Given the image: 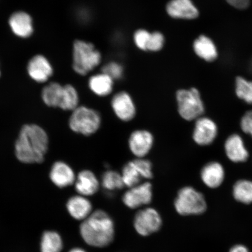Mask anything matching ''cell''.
Here are the masks:
<instances>
[{
	"mask_svg": "<svg viewBox=\"0 0 252 252\" xmlns=\"http://www.w3.org/2000/svg\"><path fill=\"white\" fill-rule=\"evenodd\" d=\"M80 231L82 238L88 245L103 248L113 241L115 225L108 214L102 210H97L84 220Z\"/></svg>",
	"mask_w": 252,
	"mask_h": 252,
	"instance_id": "7a4b0ae2",
	"label": "cell"
},
{
	"mask_svg": "<svg viewBox=\"0 0 252 252\" xmlns=\"http://www.w3.org/2000/svg\"><path fill=\"white\" fill-rule=\"evenodd\" d=\"M242 131L252 138V110H249L242 116L240 121Z\"/></svg>",
	"mask_w": 252,
	"mask_h": 252,
	"instance_id": "d6a6232c",
	"label": "cell"
},
{
	"mask_svg": "<svg viewBox=\"0 0 252 252\" xmlns=\"http://www.w3.org/2000/svg\"><path fill=\"white\" fill-rule=\"evenodd\" d=\"M74 184L77 193L85 197L95 194L99 188L98 179L90 170H83L79 173Z\"/></svg>",
	"mask_w": 252,
	"mask_h": 252,
	"instance_id": "d6986e66",
	"label": "cell"
},
{
	"mask_svg": "<svg viewBox=\"0 0 252 252\" xmlns=\"http://www.w3.org/2000/svg\"><path fill=\"white\" fill-rule=\"evenodd\" d=\"M102 72L109 75L113 80H119L124 76V69L119 63L112 62L103 66Z\"/></svg>",
	"mask_w": 252,
	"mask_h": 252,
	"instance_id": "f1b7e54d",
	"label": "cell"
},
{
	"mask_svg": "<svg viewBox=\"0 0 252 252\" xmlns=\"http://www.w3.org/2000/svg\"><path fill=\"white\" fill-rule=\"evenodd\" d=\"M224 151L226 157L234 163L247 161L250 157L243 138L238 134H232L226 138L224 143Z\"/></svg>",
	"mask_w": 252,
	"mask_h": 252,
	"instance_id": "5bb4252c",
	"label": "cell"
},
{
	"mask_svg": "<svg viewBox=\"0 0 252 252\" xmlns=\"http://www.w3.org/2000/svg\"><path fill=\"white\" fill-rule=\"evenodd\" d=\"M233 196L235 199L241 203H252V181L241 179L235 183L233 187Z\"/></svg>",
	"mask_w": 252,
	"mask_h": 252,
	"instance_id": "cb8c5ba5",
	"label": "cell"
},
{
	"mask_svg": "<svg viewBox=\"0 0 252 252\" xmlns=\"http://www.w3.org/2000/svg\"><path fill=\"white\" fill-rule=\"evenodd\" d=\"M63 248L62 238L59 233L52 231L43 233L40 242L41 252H61Z\"/></svg>",
	"mask_w": 252,
	"mask_h": 252,
	"instance_id": "603a6c76",
	"label": "cell"
},
{
	"mask_svg": "<svg viewBox=\"0 0 252 252\" xmlns=\"http://www.w3.org/2000/svg\"><path fill=\"white\" fill-rule=\"evenodd\" d=\"M200 176L201 181L206 187L216 189L220 187L224 181L225 169L220 162L211 161L201 169Z\"/></svg>",
	"mask_w": 252,
	"mask_h": 252,
	"instance_id": "e0dca14e",
	"label": "cell"
},
{
	"mask_svg": "<svg viewBox=\"0 0 252 252\" xmlns=\"http://www.w3.org/2000/svg\"><path fill=\"white\" fill-rule=\"evenodd\" d=\"M165 43V37L159 32L151 33L149 42L147 46V51L158 52L162 49Z\"/></svg>",
	"mask_w": 252,
	"mask_h": 252,
	"instance_id": "4dcf8cb0",
	"label": "cell"
},
{
	"mask_svg": "<svg viewBox=\"0 0 252 252\" xmlns=\"http://www.w3.org/2000/svg\"><path fill=\"white\" fill-rule=\"evenodd\" d=\"M176 99L179 114L185 121H195L204 115V102L197 88L178 90L176 94Z\"/></svg>",
	"mask_w": 252,
	"mask_h": 252,
	"instance_id": "277c9868",
	"label": "cell"
},
{
	"mask_svg": "<svg viewBox=\"0 0 252 252\" xmlns=\"http://www.w3.org/2000/svg\"><path fill=\"white\" fill-rule=\"evenodd\" d=\"M162 219L157 211L147 208L136 214L134 220L135 231L141 236H147L159 231L162 226Z\"/></svg>",
	"mask_w": 252,
	"mask_h": 252,
	"instance_id": "52a82bcc",
	"label": "cell"
},
{
	"mask_svg": "<svg viewBox=\"0 0 252 252\" xmlns=\"http://www.w3.org/2000/svg\"><path fill=\"white\" fill-rule=\"evenodd\" d=\"M174 204L176 212L182 216L199 215L207 209L203 194L191 187L183 188L179 191Z\"/></svg>",
	"mask_w": 252,
	"mask_h": 252,
	"instance_id": "8992f818",
	"label": "cell"
},
{
	"mask_svg": "<svg viewBox=\"0 0 252 252\" xmlns=\"http://www.w3.org/2000/svg\"><path fill=\"white\" fill-rule=\"evenodd\" d=\"M69 252H86V251L83 250V249L76 248L72 249V250L69 251Z\"/></svg>",
	"mask_w": 252,
	"mask_h": 252,
	"instance_id": "d590c367",
	"label": "cell"
},
{
	"mask_svg": "<svg viewBox=\"0 0 252 252\" xmlns=\"http://www.w3.org/2000/svg\"><path fill=\"white\" fill-rule=\"evenodd\" d=\"M101 183L103 188L108 191L119 190L125 187L121 174L112 170L103 173Z\"/></svg>",
	"mask_w": 252,
	"mask_h": 252,
	"instance_id": "4316f807",
	"label": "cell"
},
{
	"mask_svg": "<svg viewBox=\"0 0 252 252\" xmlns=\"http://www.w3.org/2000/svg\"><path fill=\"white\" fill-rule=\"evenodd\" d=\"M101 123V116L97 110L80 106L72 111L69 126L75 133L90 136L98 131Z\"/></svg>",
	"mask_w": 252,
	"mask_h": 252,
	"instance_id": "5b68a950",
	"label": "cell"
},
{
	"mask_svg": "<svg viewBox=\"0 0 252 252\" xmlns=\"http://www.w3.org/2000/svg\"><path fill=\"white\" fill-rule=\"evenodd\" d=\"M194 126L192 137L198 146H210L216 140L219 128L213 119L206 116H201L195 121Z\"/></svg>",
	"mask_w": 252,
	"mask_h": 252,
	"instance_id": "ba28073f",
	"label": "cell"
},
{
	"mask_svg": "<svg viewBox=\"0 0 252 252\" xmlns=\"http://www.w3.org/2000/svg\"><path fill=\"white\" fill-rule=\"evenodd\" d=\"M229 252H249V251L243 245H236L230 250Z\"/></svg>",
	"mask_w": 252,
	"mask_h": 252,
	"instance_id": "e575fe53",
	"label": "cell"
},
{
	"mask_svg": "<svg viewBox=\"0 0 252 252\" xmlns=\"http://www.w3.org/2000/svg\"><path fill=\"white\" fill-rule=\"evenodd\" d=\"M79 95L77 91L71 85L64 86V97L61 109L64 110H73L77 108Z\"/></svg>",
	"mask_w": 252,
	"mask_h": 252,
	"instance_id": "83f0119b",
	"label": "cell"
},
{
	"mask_svg": "<svg viewBox=\"0 0 252 252\" xmlns=\"http://www.w3.org/2000/svg\"><path fill=\"white\" fill-rule=\"evenodd\" d=\"M8 24L12 32L20 38H28L33 33V19L27 12H14L9 18Z\"/></svg>",
	"mask_w": 252,
	"mask_h": 252,
	"instance_id": "4fadbf2b",
	"label": "cell"
},
{
	"mask_svg": "<svg viewBox=\"0 0 252 252\" xmlns=\"http://www.w3.org/2000/svg\"><path fill=\"white\" fill-rule=\"evenodd\" d=\"M152 198V185L149 182H145L130 188L124 195L123 201L126 206L134 209L149 204Z\"/></svg>",
	"mask_w": 252,
	"mask_h": 252,
	"instance_id": "30bf717a",
	"label": "cell"
},
{
	"mask_svg": "<svg viewBox=\"0 0 252 252\" xmlns=\"http://www.w3.org/2000/svg\"><path fill=\"white\" fill-rule=\"evenodd\" d=\"M67 209L75 220H84L91 215L92 204L86 197L78 195L71 197L67 201Z\"/></svg>",
	"mask_w": 252,
	"mask_h": 252,
	"instance_id": "ffe728a7",
	"label": "cell"
},
{
	"mask_svg": "<svg viewBox=\"0 0 252 252\" xmlns=\"http://www.w3.org/2000/svg\"><path fill=\"white\" fill-rule=\"evenodd\" d=\"M50 178L56 187L64 188L74 184L76 176L70 166L64 162L59 161L53 165Z\"/></svg>",
	"mask_w": 252,
	"mask_h": 252,
	"instance_id": "ac0fdd59",
	"label": "cell"
},
{
	"mask_svg": "<svg viewBox=\"0 0 252 252\" xmlns=\"http://www.w3.org/2000/svg\"><path fill=\"white\" fill-rule=\"evenodd\" d=\"M230 6L238 10H245L250 7L251 0H225Z\"/></svg>",
	"mask_w": 252,
	"mask_h": 252,
	"instance_id": "836d02e7",
	"label": "cell"
},
{
	"mask_svg": "<svg viewBox=\"0 0 252 252\" xmlns=\"http://www.w3.org/2000/svg\"><path fill=\"white\" fill-rule=\"evenodd\" d=\"M27 70L31 78L40 83L48 80L53 72L49 60L42 55H37L32 58L28 63Z\"/></svg>",
	"mask_w": 252,
	"mask_h": 252,
	"instance_id": "9a60e30c",
	"label": "cell"
},
{
	"mask_svg": "<svg viewBox=\"0 0 252 252\" xmlns=\"http://www.w3.org/2000/svg\"><path fill=\"white\" fill-rule=\"evenodd\" d=\"M42 96L47 105L61 108L64 97V86L57 83H50L43 88Z\"/></svg>",
	"mask_w": 252,
	"mask_h": 252,
	"instance_id": "7402d4cb",
	"label": "cell"
},
{
	"mask_svg": "<svg viewBox=\"0 0 252 252\" xmlns=\"http://www.w3.org/2000/svg\"><path fill=\"white\" fill-rule=\"evenodd\" d=\"M102 56L94 44L76 40L72 46V68L76 73L86 75L100 64Z\"/></svg>",
	"mask_w": 252,
	"mask_h": 252,
	"instance_id": "3957f363",
	"label": "cell"
},
{
	"mask_svg": "<svg viewBox=\"0 0 252 252\" xmlns=\"http://www.w3.org/2000/svg\"><path fill=\"white\" fill-rule=\"evenodd\" d=\"M0 74H1V73H0Z\"/></svg>",
	"mask_w": 252,
	"mask_h": 252,
	"instance_id": "8d00e7d4",
	"label": "cell"
},
{
	"mask_svg": "<svg viewBox=\"0 0 252 252\" xmlns=\"http://www.w3.org/2000/svg\"><path fill=\"white\" fill-rule=\"evenodd\" d=\"M133 162L140 173L142 178L148 179L152 178L153 166L149 160L141 158L135 159Z\"/></svg>",
	"mask_w": 252,
	"mask_h": 252,
	"instance_id": "f546056e",
	"label": "cell"
},
{
	"mask_svg": "<svg viewBox=\"0 0 252 252\" xmlns=\"http://www.w3.org/2000/svg\"><path fill=\"white\" fill-rule=\"evenodd\" d=\"M121 175L125 186L129 188L140 184L141 179H143L133 160L126 163L122 169Z\"/></svg>",
	"mask_w": 252,
	"mask_h": 252,
	"instance_id": "484cf974",
	"label": "cell"
},
{
	"mask_svg": "<svg viewBox=\"0 0 252 252\" xmlns=\"http://www.w3.org/2000/svg\"><path fill=\"white\" fill-rule=\"evenodd\" d=\"M192 46L195 54L205 62L212 63L219 58V50L216 43L206 34H200L197 37Z\"/></svg>",
	"mask_w": 252,
	"mask_h": 252,
	"instance_id": "2e32d148",
	"label": "cell"
},
{
	"mask_svg": "<svg viewBox=\"0 0 252 252\" xmlns=\"http://www.w3.org/2000/svg\"><path fill=\"white\" fill-rule=\"evenodd\" d=\"M48 137L39 126L28 125L21 129L15 143V155L25 163L42 162L48 148Z\"/></svg>",
	"mask_w": 252,
	"mask_h": 252,
	"instance_id": "6da1fadb",
	"label": "cell"
},
{
	"mask_svg": "<svg viewBox=\"0 0 252 252\" xmlns=\"http://www.w3.org/2000/svg\"><path fill=\"white\" fill-rule=\"evenodd\" d=\"M111 106L116 117L123 122H130L136 115L134 100L126 91H121L114 94L111 100Z\"/></svg>",
	"mask_w": 252,
	"mask_h": 252,
	"instance_id": "9c48e42d",
	"label": "cell"
},
{
	"mask_svg": "<svg viewBox=\"0 0 252 252\" xmlns=\"http://www.w3.org/2000/svg\"><path fill=\"white\" fill-rule=\"evenodd\" d=\"M151 33L145 30H138L134 34V41L135 45L140 50L147 51V46L149 42Z\"/></svg>",
	"mask_w": 252,
	"mask_h": 252,
	"instance_id": "1f68e13d",
	"label": "cell"
},
{
	"mask_svg": "<svg viewBox=\"0 0 252 252\" xmlns=\"http://www.w3.org/2000/svg\"><path fill=\"white\" fill-rule=\"evenodd\" d=\"M153 135L146 130H137L132 133L128 138V147L136 158H145L153 147Z\"/></svg>",
	"mask_w": 252,
	"mask_h": 252,
	"instance_id": "7c38bea8",
	"label": "cell"
},
{
	"mask_svg": "<svg viewBox=\"0 0 252 252\" xmlns=\"http://www.w3.org/2000/svg\"><path fill=\"white\" fill-rule=\"evenodd\" d=\"M88 86L92 92L96 95L105 97L112 93L114 80L109 75L101 72L91 77L88 81Z\"/></svg>",
	"mask_w": 252,
	"mask_h": 252,
	"instance_id": "44dd1931",
	"label": "cell"
},
{
	"mask_svg": "<svg viewBox=\"0 0 252 252\" xmlns=\"http://www.w3.org/2000/svg\"><path fill=\"white\" fill-rule=\"evenodd\" d=\"M166 11L169 17L176 20H194L200 15L199 9L193 0H170Z\"/></svg>",
	"mask_w": 252,
	"mask_h": 252,
	"instance_id": "8fae6325",
	"label": "cell"
},
{
	"mask_svg": "<svg viewBox=\"0 0 252 252\" xmlns=\"http://www.w3.org/2000/svg\"><path fill=\"white\" fill-rule=\"evenodd\" d=\"M235 88L236 95L239 99L252 105V81L238 76L235 79Z\"/></svg>",
	"mask_w": 252,
	"mask_h": 252,
	"instance_id": "d4e9b609",
	"label": "cell"
}]
</instances>
